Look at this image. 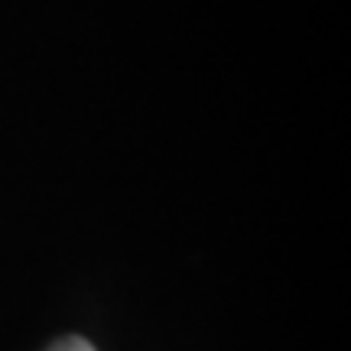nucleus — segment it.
<instances>
[{
    "mask_svg": "<svg viewBox=\"0 0 351 351\" xmlns=\"http://www.w3.org/2000/svg\"><path fill=\"white\" fill-rule=\"evenodd\" d=\"M49 351H95L85 339H62L59 345H52Z\"/></svg>",
    "mask_w": 351,
    "mask_h": 351,
    "instance_id": "obj_1",
    "label": "nucleus"
}]
</instances>
